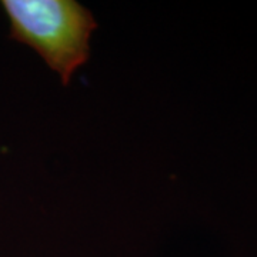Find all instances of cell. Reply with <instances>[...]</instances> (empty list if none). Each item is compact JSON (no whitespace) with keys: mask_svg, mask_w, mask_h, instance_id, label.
Here are the masks:
<instances>
[{"mask_svg":"<svg viewBox=\"0 0 257 257\" xmlns=\"http://www.w3.org/2000/svg\"><path fill=\"white\" fill-rule=\"evenodd\" d=\"M10 36L30 47L63 86L90 57V40L97 22L76 0H3Z\"/></svg>","mask_w":257,"mask_h":257,"instance_id":"obj_1","label":"cell"}]
</instances>
